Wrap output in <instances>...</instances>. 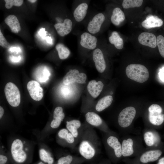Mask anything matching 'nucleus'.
Instances as JSON below:
<instances>
[{
  "instance_id": "obj_1",
  "label": "nucleus",
  "mask_w": 164,
  "mask_h": 164,
  "mask_svg": "<svg viewBox=\"0 0 164 164\" xmlns=\"http://www.w3.org/2000/svg\"><path fill=\"white\" fill-rule=\"evenodd\" d=\"M125 73L129 79L140 83L146 81L149 75L147 68L140 64H132L128 65L126 67Z\"/></svg>"
},
{
  "instance_id": "obj_2",
  "label": "nucleus",
  "mask_w": 164,
  "mask_h": 164,
  "mask_svg": "<svg viewBox=\"0 0 164 164\" xmlns=\"http://www.w3.org/2000/svg\"><path fill=\"white\" fill-rule=\"evenodd\" d=\"M12 157L15 163L22 164L26 162L28 155L23 149V144L22 141L16 139L13 142L11 148Z\"/></svg>"
},
{
  "instance_id": "obj_3",
  "label": "nucleus",
  "mask_w": 164,
  "mask_h": 164,
  "mask_svg": "<svg viewBox=\"0 0 164 164\" xmlns=\"http://www.w3.org/2000/svg\"><path fill=\"white\" fill-rule=\"evenodd\" d=\"M4 92L6 99L12 106H18L20 102V91L17 87L13 83L9 82L5 85Z\"/></svg>"
},
{
  "instance_id": "obj_4",
  "label": "nucleus",
  "mask_w": 164,
  "mask_h": 164,
  "mask_svg": "<svg viewBox=\"0 0 164 164\" xmlns=\"http://www.w3.org/2000/svg\"><path fill=\"white\" fill-rule=\"evenodd\" d=\"M136 111L132 106L127 107L120 113L118 118V123L121 127L126 128L132 124L136 115Z\"/></svg>"
},
{
  "instance_id": "obj_5",
  "label": "nucleus",
  "mask_w": 164,
  "mask_h": 164,
  "mask_svg": "<svg viewBox=\"0 0 164 164\" xmlns=\"http://www.w3.org/2000/svg\"><path fill=\"white\" fill-rule=\"evenodd\" d=\"M150 123L155 126H159L164 121V114L161 107L156 104L151 105L148 108Z\"/></svg>"
},
{
  "instance_id": "obj_6",
  "label": "nucleus",
  "mask_w": 164,
  "mask_h": 164,
  "mask_svg": "<svg viewBox=\"0 0 164 164\" xmlns=\"http://www.w3.org/2000/svg\"><path fill=\"white\" fill-rule=\"evenodd\" d=\"M87 79L86 74L83 73H79L77 70L73 69L68 72L64 77L63 82L65 85H68L76 82L83 84Z\"/></svg>"
},
{
  "instance_id": "obj_7",
  "label": "nucleus",
  "mask_w": 164,
  "mask_h": 164,
  "mask_svg": "<svg viewBox=\"0 0 164 164\" xmlns=\"http://www.w3.org/2000/svg\"><path fill=\"white\" fill-rule=\"evenodd\" d=\"M27 88L31 97L36 101H39L43 97V88L35 80H31L27 84Z\"/></svg>"
},
{
  "instance_id": "obj_8",
  "label": "nucleus",
  "mask_w": 164,
  "mask_h": 164,
  "mask_svg": "<svg viewBox=\"0 0 164 164\" xmlns=\"http://www.w3.org/2000/svg\"><path fill=\"white\" fill-rule=\"evenodd\" d=\"M104 20V16L102 13H99L95 15L88 24V31L92 34L99 32Z\"/></svg>"
},
{
  "instance_id": "obj_9",
  "label": "nucleus",
  "mask_w": 164,
  "mask_h": 164,
  "mask_svg": "<svg viewBox=\"0 0 164 164\" xmlns=\"http://www.w3.org/2000/svg\"><path fill=\"white\" fill-rule=\"evenodd\" d=\"M138 41L141 44L155 48L157 46L156 38L155 35L151 33L144 32L138 37Z\"/></svg>"
},
{
  "instance_id": "obj_10",
  "label": "nucleus",
  "mask_w": 164,
  "mask_h": 164,
  "mask_svg": "<svg viewBox=\"0 0 164 164\" xmlns=\"http://www.w3.org/2000/svg\"><path fill=\"white\" fill-rule=\"evenodd\" d=\"M93 59L96 68L99 73L104 72L106 67V64L103 53L101 50L97 48L94 50Z\"/></svg>"
},
{
  "instance_id": "obj_11",
  "label": "nucleus",
  "mask_w": 164,
  "mask_h": 164,
  "mask_svg": "<svg viewBox=\"0 0 164 164\" xmlns=\"http://www.w3.org/2000/svg\"><path fill=\"white\" fill-rule=\"evenodd\" d=\"M81 39L80 44L83 47L90 50H93L96 47L97 39L94 36L85 32L81 35Z\"/></svg>"
},
{
  "instance_id": "obj_12",
  "label": "nucleus",
  "mask_w": 164,
  "mask_h": 164,
  "mask_svg": "<svg viewBox=\"0 0 164 164\" xmlns=\"http://www.w3.org/2000/svg\"><path fill=\"white\" fill-rule=\"evenodd\" d=\"M162 151L159 149L152 150L147 151L142 155L139 160L143 163H146L157 160L162 154Z\"/></svg>"
},
{
  "instance_id": "obj_13",
  "label": "nucleus",
  "mask_w": 164,
  "mask_h": 164,
  "mask_svg": "<svg viewBox=\"0 0 164 164\" xmlns=\"http://www.w3.org/2000/svg\"><path fill=\"white\" fill-rule=\"evenodd\" d=\"M163 24V21L157 16L151 14L146 17V19L142 23V26L146 29L159 27Z\"/></svg>"
},
{
  "instance_id": "obj_14",
  "label": "nucleus",
  "mask_w": 164,
  "mask_h": 164,
  "mask_svg": "<svg viewBox=\"0 0 164 164\" xmlns=\"http://www.w3.org/2000/svg\"><path fill=\"white\" fill-rule=\"evenodd\" d=\"M104 86V84L101 81L97 82L95 80H93L89 82L87 89L91 96L95 98L100 95Z\"/></svg>"
},
{
  "instance_id": "obj_15",
  "label": "nucleus",
  "mask_w": 164,
  "mask_h": 164,
  "mask_svg": "<svg viewBox=\"0 0 164 164\" xmlns=\"http://www.w3.org/2000/svg\"><path fill=\"white\" fill-rule=\"evenodd\" d=\"M72 25L71 21L68 19H66L63 23L56 24L54 26L59 35L63 36L70 32L72 30Z\"/></svg>"
},
{
  "instance_id": "obj_16",
  "label": "nucleus",
  "mask_w": 164,
  "mask_h": 164,
  "mask_svg": "<svg viewBox=\"0 0 164 164\" xmlns=\"http://www.w3.org/2000/svg\"><path fill=\"white\" fill-rule=\"evenodd\" d=\"M79 151L80 154L85 159H90L95 154V150L87 141H83L80 144Z\"/></svg>"
},
{
  "instance_id": "obj_17",
  "label": "nucleus",
  "mask_w": 164,
  "mask_h": 164,
  "mask_svg": "<svg viewBox=\"0 0 164 164\" xmlns=\"http://www.w3.org/2000/svg\"><path fill=\"white\" fill-rule=\"evenodd\" d=\"M63 111V108L60 106L57 107L55 109L53 114V119L50 124V126L52 128L58 127L64 118L65 114Z\"/></svg>"
},
{
  "instance_id": "obj_18",
  "label": "nucleus",
  "mask_w": 164,
  "mask_h": 164,
  "mask_svg": "<svg viewBox=\"0 0 164 164\" xmlns=\"http://www.w3.org/2000/svg\"><path fill=\"white\" fill-rule=\"evenodd\" d=\"M5 22L9 26L13 32L17 33L20 31V24L15 16L14 15H8L5 19Z\"/></svg>"
},
{
  "instance_id": "obj_19",
  "label": "nucleus",
  "mask_w": 164,
  "mask_h": 164,
  "mask_svg": "<svg viewBox=\"0 0 164 164\" xmlns=\"http://www.w3.org/2000/svg\"><path fill=\"white\" fill-rule=\"evenodd\" d=\"M133 142L131 138L124 140L121 144L122 155L125 157L129 156L134 152Z\"/></svg>"
},
{
  "instance_id": "obj_20",
  "label": "nucleus",
  "mask_w": 164,
  "mask_h": 164,
  "mask_svg": "<svg viewBox=\"0 0 164 164\" xmlns=\"http://www.w3.org/2000/svg\"><path fill=\"white\" fill-rule=\"evenodd\" d=\"M35 78L41 83H45L48 80L50 75L49 70L45 67L37 69L34 74Z\"/></svg>"
},
{
  "instance_id": "obj_21",
  "label": "nucleus",
  "mask_w": 164,
  "mask_h": 164,
  "mask_svg": "<svg viewBox=\"0 0 164 164\" xmlns=\"http://www.w3.org/2000/svg\"><path fill=\"white\" fill-rule=\"evenodd\" d=\"M108 145L113 148L115 156L118 158L122 155L121 145L117 138L114 136H110L107 140Z\"/></svg>"
},
{
  "instance_id": "obj_22",
  "label": "nucleus",
  "mask_w": 164,
  "mask_h": 164,
  "mask_svg": "<svg viewBox=\"0 0 164 164\" xmlns=\"http://www.w3.org/2000/svg\"><path fill=\"white\" fill-rule=\"evenodd\" d=\"M88 8L87 4L83 3L76 8L73 12V16L77 21L80 22L84 19L87 14Z\"/></svg>"
},
{
  "instance_id": "obj_23",
  "label": "nucleus",
  "mask_w": 164,
  "mask_h": 164,
  "mask_svg": "<svg viewBox=\"0 0 164 164\" xmlns=\"http://www.w3.org/2000/svg\"><path fill=\"white\" fill-rule=\"evenodd\" d=\"M125 19L124 13L120 8H116L114 9L111 17V21L113 24L118 26Z\"/></svg>"
},
{
  "instance_id": "obj_24",
  "label": "nucleus",
  "mask_w": 164,
  "mask_h": 164,
  "mask_svg": "<svg viewBox=\"0 0 164 164\" xmlns=\"http://www.w3.org/2000/svg\"><path fill=\"white\" fill-rule=\"evenodd\" d=\"M113 100V97L111 95H107L103 97L98 101L96 104V110L100 112L108 108L111 104Z\"/></svg>"
},
{
  "instance_id": "obj_25",
  "label": "nucleus",
  "mask_w": 164,
  "mask_h": 164,
  "mask_svg": "<svg viewBox=\"0 0 164 164\" xmlns=\"http://www.w3.org/2000/svg\"><path fill=\"white\" fill-rule=\"evenodd\" d=\"M108 39L110 43L114 44L117 49H121L123 48L124 46L123 40L117 32H113Z\"/></svg>"
},
{
  "instance_id": "obj_26",
  "label": "nucleus",
  "mask_w": 164,
  "mask_h": 164,
  "mask_svg": "<svg viewBox=\"0 0 164 164\" xmlns=\"http://www.w3.org/2000/svg\"><path fill=\"white\" fill-rule=\"evenodd\" d=\"M85 118L87 122L93 125L98 126L102 123V120L101 117L94 112L87 113L85 115Z\"/></svg>"
},
{
  "instance_id": "obj_27",
  "label": "nucleus",
  "mask_w": 164,
  "mask_h": 164,
  "mask_svg": "<svg viewBox=\"0 0 164 164\" xmlns=\"http://www.w3.org/2000/svg\"><path fill=\"white\" fill-rule=\"evenodd\" d=\"M81 125L80 121L77 120H73L67 121L66 127L74 137L78 135L77 129Z\"/></svg>"
},
{
  "instance_id": "obj_28",
  "label": "nucleus",
  "mask_w": 164,
  "mask_h": 164,
  "mask_svg": "<svg viewBox=\"0 0 164 164\" xmlns=\"http://www.w3.org/2000/svg\"><path fill=\"white\" fill-rule=\"evenodd\" d=\"M60 59H65L67 58L70 54V51L68 48L62 43H58L56 46Z\"/></svg>"
},
{
  "instance_id": "obj_29",
  "label": "nucleus",
  "mask_w": 164,
  "mask_h": 164,
  "mask_svg": "<svg viewBox=\"0 0 164 164\" xmlns=\"http://www.w3.org/2000/svg\"><path fill=\"white\" fill-rule=\"evenodd\" d=\"M39 156L41 161L47 164H53V158L50 154L44 149H41L39 151Z\"/></svg>"
},
{
  "instance_id": "obj_30",
  "label": "nucleus",
  "mask_w": 164,
  "mask_h": 164,
  "mask_svg": "<svg viewBox=\"0 0 164 164\" xmlns=\"http://www.w3.org/2000/svg\"><path fill=\"white\" fill-rule=\"evenodd\" d=\"M143 2L142 0H124L122 6L125 9H128L141 6Z\"/></svg>"
},
{
  "instance_id": "obj_31",
  "label": "nucleus",
  "mask_w": 164,
  "mask_h": 164,
  "mask_svg": "<svg viewBox=\"0 0 164 164\" xmlns=\"http://www.w3.org/2000/svg\"><path fill=\"white\" fill-rule=\"evenodd\" d=\"M155 137L153 133L150 131L146 132L144 134V141L147 146H152L155 143Z\"/></svg>"
},
{
  "instance_id": "obj_32",
  "label": "nucleus",
  "mask_w": 164,
  "mask_h": 164,
  "mask_svg": "<svg viewBox=\"0 0 164 164\" xmlns=\"http://www.w3.org/2000/svg\"><path fill=\"white\" fill-rule=\"evenodd\" d=\"M157 45L160 55L164 58V37L161 35L156 38Z\"/></svg>"
},
{
  "instance_id": "obj_33",
  "label": "nucleus",
  "mask_w": 164,
  "mask_h": 164,
  "mask_svg": "<svg viewBox=\"0 0 164 164\" xmlns=\"http://www.w3.org/2000/svg\"><path fill=\"white\" fill-rule=\"evenodd\" d=\"M5 7L7 9L11 8L13 5L20 6L23 2V0H5Z\"/></svg>"
},
{
  "instance_id": "obj_34",
  "label": "nucleus",
  "mask_w": 164,
  "mask_h": 164,
  "mask_svg": "<svg viewBox=\"0 0 164 164\" xmlns=\"http://www.w3.org/2000/svg\"><path fill=\"white\" fill-rule=\"evenodd\" d=\"M73 160V157L70 155L63 157L58 160L56 164H70Z\"/></svg>"
},
{
  "instance_id": "obj_35",
  "label": "nucleus",
  "mask_w": 164,
  "mask_h": 164,
  "mask_svg": "<svg viewBox=\"0 0 164 164\" xmlns=\"http://www.w3.org/2000/svg\"><path fill=\"white\" fill-rule=\"evenodd\" d=\"M0 45L5 48H9L10 47V44L7 41L4 36L2 32L0 30Z\"/></svg>"
},
{
  "instance_id": "obj_36",
  "label": "nucleus",
  "mask_w": 164,
  "mask_h": 164,
  "mask_svg": "<svg viewBox=\"0 0 164 164\" xmlns=\"http://www.w3.org/2000/svg\"><path fill=\"white\" fill-rule=\"evenodd\" d=\"M68 133V132L67 129L63 128L59 131L58 135L60 138L66 139Z\"/></svg>"
},
{
  "instance_id": "obj_37",
  "label": "nucleus",
  "mask_w": 164,
  "mask_h": 164,
  "mask_svg": "<svg viewBox=\"0 0 164 164\" xmlns=\"http://www.w3.org/2000/svg\"><path fill=\"white\" fill-rule=\"evenodd\" d=\"M8 158L3 155H0V164H7L8 161Z\"/></svg>"
},
{
  "instance_id": "obj_38",
  "label": "nucleus",
  "mask_w": 164,
  "mask_h": 164,
  "mask_svg": "<svg viewBox=\"0 0 164 164\" xmlns=\"http://www.w3.org/2000/svg\"><path fill=\"white\" fill-rule=\"evenodd\" d=\"M21 56H19L17 57L12 56H10L9 57L11 61L14 63H18L20 62L21 60Z\"/></svg>"
},
{
  "instance_id": "obj_39",
  "label": "nucleus",
  "mask_w": 164,
  "mask_h": 164,
  "mask_svg": "<svg viewBox=\"0 0 164 164\" xmlns=\"http://www.w3.org/2000/svg\"><path fill=\"white\" fill-rule=\"evenodd\" d=\"M74 137L71 133H69L65 140L69 143H72L74 141Z\"/></svg>"
},
{
  "instance_id": "obj_40",
  "label": "nucleus",
  "mask_w": 164,
  "mask_h": 164,
  "mask_svg": "<svg viewBox=\"0 0 164 164\" xmlns=\"http://www.w3.org/2000/svg\"><path fill=\"white\" fill-rule=\"evenodd\" d=\"M45 29L44 28H41L38 32L39 35L44 39L46 36L47 32L45 31Z\"/></svg>"
},
{
  "instance_id": "obj_41",
  "label": "nucleus",
  "mask_w": 164,
  "mask_h": 164,
  "mask_svg": "<svg viewBox=\"0 0 164 164\" xmlns=\"http://www.w3.org/2000/svg\"><path fill=\"white\" fill-rule=\"evenodd\" d=\"M9 51L11 52H16L18 53L21 52V49L19 47H12L9 49Z\"/></svg>"
},
{
  "instance_id": "obj_42",
  "label": "nucleus",
  "mask_w": 164,
  "mask_h": 164,
  "mask_svg": "<svg viewBox=\"0 0 164 164\" xmlns=\"http://www.w3.org/2000/svg\"><path fill=\"white\" fill-rule=\"evenodd\" d=\"M45 39L47 43H48L49 44H51L52 43V39L51 38V37L50 36H46L45 37V38H44Z\"/></svg>"
},
{
  "instance_id": "obj_43",
  "label": "nucleus",
  "mask_w": 164,
  "mask_h": 164,
  "mask_svg": "<svg viewBox=\"0 0 164 164\" xmlns=\"http://www.w3.org/2000/svg\"><path fill=\"white\" fill-rule=\"evenodd\" d=\"M4 113V110L1 106H0V118L1 119L3 116Z\"/></svg>"
},
{
  "instance_id": "obj_44",
  "label": "nucleus",
  "mask_w": 164,
  "mask_h": 164,
  "mask_svg": "<svg viewBox=\"0 0 164 164\" xmlns=\"http://www.w3.org/2000/svg\"><path fill=\"white\" fill-rule=\"evenodd\" d=\"M157 164H164V157L160 159L159 160Z\"/></svg>"
},
{
  "instance_id": "obj_45",
  "label": "nucleus",
  "mask_w": 164,
  "mask_h": 164,
  "mask_svg": "<svg viewBox=\"0 0 164 164\" xmlns=\"http://www.w3.org/2000/svg\"><path fill=\"white\" fill-rule=\"evenodd\" d=\"M28 1H29V2H31V3H34L36 2V1H37L36 0H28Z\"/></svg>"
},
{
  "instance_id": "obj_46",
  "label": "nucleus",
  "mask_w": 164,
  "mask_h": 164,
  "mask_svg": "<svg viewBox=\"0 0 164 164\" xmlns=\"http://www.w3.org/2000/svg\"><path fill=\"white\" fill-rule=\"evenodd\" d=\"M37 164H46L42 161H41L39 162H38Z\"/></svg>"
},
{
  "instance_id": "obj_47",
  "label": "nucleus",
  "mask_w": 164,
  "mask_h": 164,
  "mask_svg": "<svg viewBox=\"0 0 164 164\" xmlns=\"http://www.w3.org/2000/svg\"><path fill=\"white\" fill-rule=\"evenodd\" d=\"M15 164H16V163H15Z\"/></svg>"
}]
</instances>
